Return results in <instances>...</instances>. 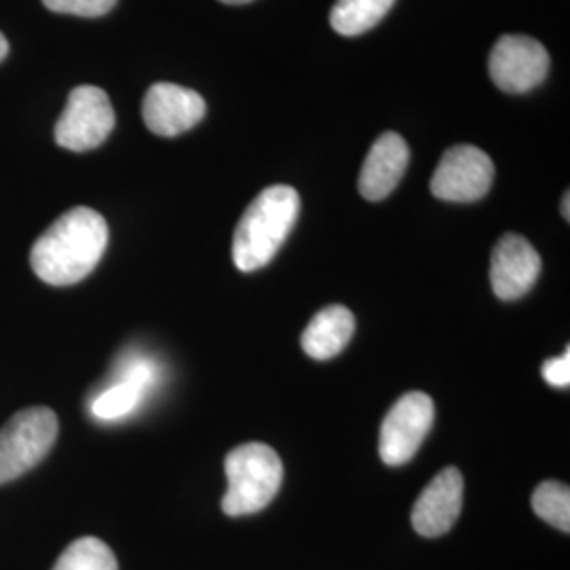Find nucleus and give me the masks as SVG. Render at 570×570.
Instances as JSON below:
<instances>
[{"mask_svg": "<svg viewBox=\"0 0 570 570\" xmlns=\"http://www.w3.org/2000/svg\"><path fill=\"white\" fill-rule=\"evenodd\" d=\"M108 225L96 209L75 207L49 226L30 252V265L45 284L66 287L82 282L100 265Z\"/></svg>", "mask_w": 570, "mask_h": 570, "instance_id": "obj_1", "label": "nucleus"}, {"mask_svg": "<svg viewBox=\"0 0 570 570\" xmlns=\"http://www.w3.org/2000/svg\"><path fill=\"white\" fill-rule=\"evenodd\" d=\"M301 197L292 186L265 188L245 209L233 239V261L244 273L268 265L298 220Z\"/></svg>", "mask_w": 570, "mask_h": 570, "instance_id": "obj_2", "label": "nucleus"}, {"mask_svg": "<svg viewBox=\"0 0 570 570\" xmlns=\"http://www.w3.org/2000/svg\"><path fill=\"white\" fill-rule=\"evenodd\" d=\"M226 489L223 511L230 518L265 510L284 482V465L275 450L249 442L230 450L225 459Z\"/></svg>", "mask_w": 570, "mask_h": 570, "instance_id": "obj_3", "label": "nucleus"}, {"mask_svg": "<svg viewBox=\"0 0 570 570\" xmlns=\"http://www.w3.org/2000/svg\"><path fill=\"white\" fill-rule=\"evenodd\" d=\"M60 423L51 407L32 406L13 414L0 429V484L37 468L53 449Z\"/></svg>", "mask_w": 570, "mask_h": 570, "instance_id": "obj_4", "label": "nucleus"}, {"mask_svg": "<svg viewBox=\"0 0 570 570\" xmlns=\"http://www.w3.org/2000/svg\"><path fill=\"white\" fill-rule=\"evenodd\" d=\"M115 129V108L108 94L81 85L68 96L66 108L56 122V142L72 153H87L102 146Z\"/></svg>", "mask_w": 570, "mask_h": 570, "instance_id": "obj_5", "label": "nucleus"}, {"mask_svg": "<svg viewBox=\"0 0 570 570\" xmlns=\"http://www.w3.org/2000/svg\"><path fill=\"white\" fill-rule=\"evenodd\" d=\"M494 183V164L478 146H452L431 178V193L450 204H471L489 195Z\"/></svg>", "mask_w": 570, "mask_h": 570, "instance_id": "obj_6", "label": "nucleus"}, {"mask_svg": "<svg viewBox=\"0 0 570 570\" xmlns=\"http://www.w3.org/2000/svg\"><path fill=\"white\" fill-rule=\"evenodd\" d=\"M433 416L435 407L428 393L410 391L402 395L383 421L379 438L381 459L393 468L412 461L431 431Z\"/></svg>", "mask_w": 570, "mask_h": 570, "instance_id": "obj_7", "label": "nucleus"}, {"mask_svg": "<svg viewBox=\"0 0 570 570\" xmlns=\"http://www.w3.org/2000/svg\"><path fill=\"white\" fill-rule=\"evenodd\" d=\"M489 72L501 91L527 94L546 81L550 72V53L537 39L508 35L492 47Z\"/></svg>", "mask_w": 570, "mask_h": 570, "instance_id": "obj_8", "label": "nucleus"}, {"mask_svg": "<svg viewBox=\"0 0 570 570\" xmlns=\"http://www.w3.org/2000/svg\"><path fill=\"white\" fill-rule=\"evenodd\" d=\"M205 100L193 89L174 82H155L142 104L146 127L164 138H176L204 121Z\"/></svg>", "mask_w": 570, "mask_h": 570, "instance_id": "obj_9", "label": "nucleus"}, {"mask_svg": "<svg viewBox=\"0 0 570 570\" xmlns=\"http://www.w3.org/2000/svg\"><path fill=\"white\" fill-rule=\"evenodd\" d=\"M541 275V256L522 235L508 233L499 239L490 258V284L501 301L529 294Z\"/></svg>", "mask_w": 570, "mask_h": 570, "instance_id": "obj_10", "label": "nucleus"}, {"mask_svg": "<svg viewBox=\"0 0 570 570\" xmlns=\"http://www.w3.org/2000/svg\"><path fill=\"white\" fill-rule=\"evenodd\" d=\"M463 489H465L463 473L459 469H442L414 503V510H412L414 530L429 539L446 534L461 515Z\"/></svg>", "mask_w": 570, "mask_h": 570, "instance_id": "obj_11", "label": "nucleus"}, {"mask_svg": "<svg viewBox=\"0 0 570 570\" xmlns=\"http://www.w3.org/2000/svg\"><path fill=\"white\" fill-rule=\"evenodd\" d=\"M410 164L407 144L400 134L387 131L372 144L360 174V193L367 202H383L402 183Z\"/></svg>", "mask_w": 570, "mask_h": 570, "instance_id": "obj_12", "label": "nucleus"}, {"mask_svg": "<svg viewBox=\"0 0 570 570\" xmlns=\"http://www.w3.org/2000/svg\"><path fill=\"white\" fill-rule=\"evenodd\" d=\"M355 317L353 313L341 305H330L322 308L303 332V348L313 360H332L336 357L353 338Z\"/></svg>", "mask_w": 570, "mask_h": 570, "instance_id": "obj_13", "label": "nucleus"}, {"mask_svg": "<svg viewBox=\"0 0 570 570\" xmlns=\"http://www.w3.org/2000/svg\"><path fill=\"white\" fill-rule=\"evenodd\" d=\"M395 0H336L330 23L341 37H360L387 16Z\"/></svg>", "mask_w": 570, "mask_h": 570, "instance_id": "obj_14", "label": "nucleus"}, {"mask_svg": "<svg viewBox=\"0 0 570 570\" xmlns=\"http://www.w3.org/2000/svg\"><path fill=\"white\" fill-rule=\"evenodd\" d=\"M146 389L134 381L117 379L110 387L100 391L91 402V414L98 421H119L142 404Z\"/></svg>", "mask_w": 570, "mask_h": 570, "instance_id": "obj_15", "label": "nucleus"}, {"mask_svg": "<svg viewBox=\"0 0 570 570\" xmlns=\"http://www.w3.org/2000/svg\"><path fill=\"white\" fill-rule=\"evenodd\" d=\"M51 570H119L112 550L96 537L72 541Z\"/></svg>", "mask_w": 570, "mask_h": 570, "instance_id": "obj_16", "label": "nucleus"}, {"mask_svg": "<svg viewBox=\"0 0 570 570\" xmlns=\"http://www.w3.org/2000/svg\"><path fill=\"white\" fill-rule=\"evenodd\" d=\"M532 510L562 532H570V489L562 482H543L532 492Z\"/></svg>", "mask_w": 570, "mask_h": 570, "instance_id": "obj_17", "label": "nucleus"}, {"mask_svg": "<svg viewBox=\"0 0 570 570\" xmlns=\"http://www.w3.org/2000/svg\"><path fill=\"white\" fill-rule=\"evenodd\" d=\"M42 4L53 13L77 16V18H100L117 4V0H42Z\"/></svg>", "mask_w": 570, "mask_h": 570, "instance_id": "obj_18", "label": "nucleus"}, {"mask_svg": "<svg viewBox=\"0 0 570 570\" xmlns=\"http://www.w3.org/2000/svg\"><path fill=\"white\" fill-rule=\"evenodd\" d=\"M543 379L551 387L567 389L570 385V351L543 364Z\"/></svg>", "mask_w": 570, "mask_h": 570, "instance_id": "obj_19", "label": "nucleus"}, {"mask_svg": "<svg viewBox=\"0 0 570 570\" xmlns=\"http://www.w3.org/2000/svg\"><path fill=\"white\" fill-rule=\"evenodd\" d=\"M560 209H562V214H564V220H570V193L567 190L564 193V199H562V205H560Z\"/></svg>", "mask_w": 570, "mask_h": 570, "instance_id": "obj_20", "label": "nucleus"}, {"mask_svg": "<svg viewBox=\"0 0 570 570\" xmlns=\"http://www.w3.org/2000/svg\"><path fill=\"white\" fill-rule=\"evenodd\" d=\"M7 53H9V42H7V39L2 37V32H0V61L7 58Z\"/></svg>", "mask_w": 570, "mask_h": 570, "instance_id": "obj_21", "label": "nucleus"}, {"mask_svg": "<svg viewBox=\"0 0 570 570\" xmlns=\"http://www.w3.org/2000/svg\"><path fill=\"white\" fill-rule=\"evenodd\" d=\"M220 2H225V4H247L252 0H220Z\"/></svg>", "mask_w": 570, "mask_h": 570, "instance_id": "obj_22", "label": "nucleus"}]
</instances>
